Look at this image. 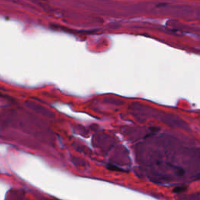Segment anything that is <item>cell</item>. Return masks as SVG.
<instances>
[{
	"label": "cell",
	"instance_id": "6da1fadb",
	"mask_svg": "<svg viewBox=\"0 0 200 200\" xmlns=\"http://www.w3.org/2000/svg\"><path fill=\"white\" fill-rule=\"evenodd\" d=\"M183 188H177L174 189V192H183Z\"/></svg>",
	"mask_w": 200,
	"mask_h": 200
}]
</instances>
